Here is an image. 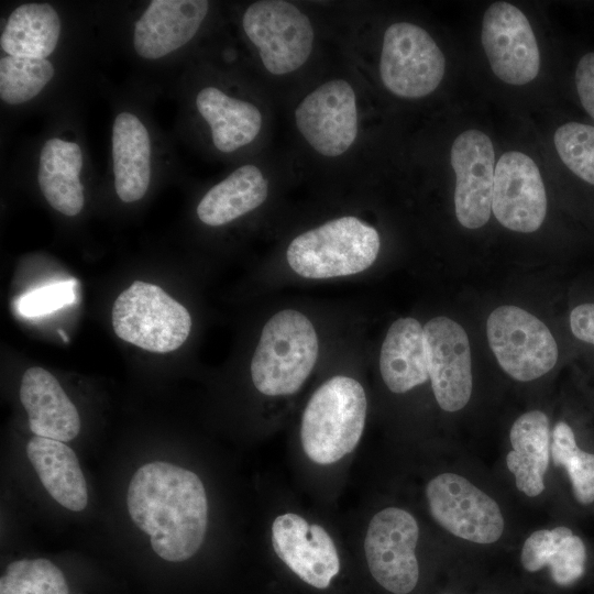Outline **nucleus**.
<instances>
[{"instance_id":"1","label":"nucleus","mask_w":594,"mask_h":594,"mask_svg":"<svg viewBox=\"0 0 594 594\" xmlns=\"http://www.w3.org/2000/svg\"><path fill=\"white\" fill-rule=\"evenodd\" d=\"M128 512L135 526L151 537L154 552L172 562L191 558L207 531L208 503L194 472L167 462H150L132 476Z\"/></svg>"},{"instance_id":"2","label":"nucleus","mask_w":594,"mask_h":594,"mask_svg":"<svg viewBox=\"0 0 594 594\" xmlns=\"http://www.w3.org/2000/svg\"><path fill=\"white\" fill-rule=\"evenodd\" d=\"M319 339L311 320L296 309H283L264 324L251 361L255 388L271 397L299 391L312 372Z\"/></svg>"},{"instance_id":"3","label":"nucleus","mask_w":594,"mask_h":594,"mask_svg":"<svg viewBox=\"0 0 594 594\" xmlns=\"http://www.w3.org/2000/svg\"><path fill=\"white\" fill-rule=\"evenodd\" d=\"M367 400L355 378L336 375L309 398L301 417L300 440L307 457L331 464L352 452L365 426Z\"/></svg>"},{"instance_id":"4","label":"nucleus","mask_w":594,"mask_h":594,"mask_svg":"<svg viewBox=\"0 0 594 594\" xmlns=\"http://www.w3.org/2000/svg\"><path fill=\"white\" fill-rule=\"evenodd\" d=\"M377 230L354 216L339 217L309 229L292 240L288 266L309 279L337 278L370 268L378 256Z\"/></svg>"},{"instance_id":"5","label":"nucleus","mask_w":594,"mask_h":594,"mask_svg":"<svg viewBox=\"0 0 594 594\" xmlns=\"http://www.w3.org/2000/svg\"><path fill=\"white\" fill-rule=\"evenodd\" d=\"M112 327L123 341L154 353L177 350L191 329L188 310L161 287L135 280L116 299Z\"/></svg>"},{"instance_id":"6","label":"nucleus","mask_w":594,"mask_h":594,"mask_svg":"<svg viewBox=\"0 0 594 594\" xmlns=\"http://www.w3.org/2000/svg\"><path fill=\"white\" fill-rule=\"evenodd\" d=\"M242 26L257 48L263 66L273 75L296 72L312 52L315 32L311 21L292 2H253L243 13Z\"/></svg>"},{"instance_id":"7","label":"nucleus","mask_w":594,"mask_h":594,"mask_svg":"<svg viewBox=\"0 0 594 594\" xmlns=\"http://www.w3.org/2000/svg\"><path fill=\"white\" fill-rule=\"evenodd\" d=\"M490 348L502 370L519 382H530L550 372L559 349L549 328L525 309L504 305L486 321Z\"/></svg>"},{"instance_id":"8","label":"nucleus","mask_w":594,"mask_h":594,"mask_svg":"<svg viewBox=\"0 0 594 594\" xmlns=\"http://www.w3.org/2000/svg\"><path fill=\"white\" fill-rule=\"evenodd\" d=\"M444 72V55L425 29L410 22H396L386 29L380 75L393 95L426 97L438 88Z\"/></svg>"},{"instance_id":"9","label":"nucleus","mask_w":594,"mask_h":594,"mask_svg":"<svg viewBox=\"0 0 594 594\" xmlns=\"http://www.w3.org/2000/svg\"><path fill=\"white\" fill-rule=\"evenodd\" d=\"M426 497L432 518L453 536L480 544L502 537L505 521L501 507L464 476H435L426 486Z\"/></svg>"},{"instance_id":"10","label":"nucleus","mask_w":594,"mask_h":594,"mask_svg":"<svg viewBox=\"0 0 594 594\" xmlns=\"http://www.w3.org/2000/svg\"><path fill=\"white\" fill-rule=\"evenodd\" d=\"M419 527L405 509L387 507L371 519L364 550L374 580L393 594H409L419 580L416 546Z\"/></svg>"},{"instance_id":"11","label":"nucleus","mask_w":594,"mask_h":594,"mask_svg":"<svg viewBox=\"0 0 594 594\" xmlns=\"http://www.w3.org/2000/svg\"><path fill=\"white\" fill-rule=\"evenodd\" d=\"M294 116L305 141L326 157L344 154L358 136L356 95L344 79L318 86L298 103Z\"/></svg>"},{"instance_id":"12","label":"nucleus","mask_w":594,"mask_h":594,"mask_svg":"<svg viewBox=\"0 0 594 594\" xmlns=\"http://www.w3.org/2000/svg\"><path fill=\"white\" fill-rule=\"evenodd\" d=\"M482 44L493 73L503 81L520 86L540 69L536 36L526 15L514 4L494 2L484 13Z\"/></svg>"},{"instance_id":"13","label":"nucleus","mask_w":594,"mask_h":594,"mask_svg":"<svg viewBox=\"0 0 594 594\" xmlns=\"http://www.w3.org/2000/svg\"><path fill=\"white\" fill-rule=\"evenodd\" d=\"M429 378L441 409L461 410L472 395V358L468 334L457 321L438 316L424 326Z\"/></svg>"},{"instance_id":"14","label":"nucleus","mask_w":594,"mask_h":594,"mask_svg":"<svg viewBox=\"0 0 594 594\" xmlns=\"http://www.w3.org/2000/svg\"><path fill=\"white\" fill-rule=\"evenodd\" d=\"M492 211L505 228L537 231L547 213V195L541 174L527 154L504 153L495 165Z\"/></svg>"},{"instance_id":"15","label":"nucleus","mask_w":594,"mask_h":594,"mask_svg":"<svg viewBox=\"0 0 594 594\" xmlns=\"http://www.w3.org/2000/svg\"><path fill=\"white\" fill-rule=\"evenodd\" d=\"M455 173L454 210L460 224L479 229L492 211L495 153L491 139L480 130H466L451 147Z\"/></svg>"},{"instance_id":"16","label":"nucleus","mask_w":594,"mask_h":594,"mask_svg":"<svg viewBox=\"0 0 594 594\" xmlns=\"http://www.w3.org/2000/svg\"><path fill=\"white\" fill-rule=\"evenodd\" d=\"M272 544L277 557L304 582L326 588L340 570L337 548L319 525H309L296 514H283L272 525Z\"/></svg>"},{"instance_id":"17","label":"nucleus","mask_w":594,"mask_h":594,"mask_svg":"<svg viewBox=\"0 0 594 594\" xmlns=\"http://www.w3.org/2000/svg\"><path fill=\"white\" fill-rule=\"evenodd\" d=\"M208 10L205 0L151 1L134 25L135 52L145 59H158L183 47L197 34Z\"/></svg>"},{"instance_id":"18","label":"nucleus","mask_w":594,"mask_h":594,"mask_svg":"<svg viewBox=\"0 0 594 594\" xmlns=\"http://www.w3.org/2000/svg\"><path fill=\"white\" fill-rule=\"evenodd\" d=\"M20 400L29 417V427L36 437L62 442L75 439L80 431L77 408L48 371L28 369L21 381Z\"/></svg>"},{"instance_id":"19","label":"nucleus","mask_w":594,"mask_h":594,"mask_svg":"<svg viewBox=\"0 0 594 594\" xmlns=\"http://www.w3.org/2000/svg\"><path fill=\"white\" fill-rule=\"evenodd\" d=\"M513 450L506 465L515 476L516 487L529 497L540 495L551 454V431L548 416L540 410L520 415L509 431Z\"/></svg>"},{"instance_id":"20","label":"nucleus","mask_w":594,"mask_h":594,"mask_svg":"<svg viewBox=\"0 0 594 594\" xmlns=\"http://www.w3.org/2000/svg\"><path fill=\"white\" fill-rule=\"evenodd\" d=\"M114 187L123 202L143 198L151 182V139L143 122L131 112L119 113L112 127Z\"/></svg>"},{"instance_id":"21","label":"nucleus","mask_w":594,"mask_h":594,"mask_svg":"<svg viewBox=\"0 0 594 594\" xmlns=\"http://www.w3.org/2000/svg\"><path fill=\"white\" fill-rule=\"evenodd\" d=\"M380 372L387 388L406 393L428 381L424 327L413 317L395 320L388 328L380 352Z\"/></svg>"},{"instance_id":"22","label":"nucleus","mask_w":594,"mask_h":594,"mask_svg":"<svg viewBox=\"0 0 594 594\" xmlns=\"http://www.w3.org/2000/svg\"><path fill=\"white\" fill-rule=\"evenodd\" d=\"M586 547L583 540L565 527L540 529L524 542L520 563L528 573L548 569L551 581L560 587L575 584L585 573Z\"/></svg>"},{"instance_id":"23","label":"nucleus","mask_w":594,"mask_h":594,"mask_svg":"<svg viewBox=\"0 0 594 594\" xmlns=\"http://www.w3.org/2000/svg\"><path fill=\"white\" fill-rule=\"evenodd\" d=\"M26 454L48 494L63 507L80 512L88 503L87 484L78 458L65 442L33 437Z\"/></svg>"},{"instance_id":"24","label":"nucleus","mask_w":594,"mask_h":594,"mask_svg":"<svg viewBox=\"0 0 594 594\" xmlns=\"http://www.w3.org/2000/svg\"><path fill=\"white\" fill-rule=\"evenodd\" d=\"M82 164L80 146L59 138L48 139L40 153V189L55 210L68 217L78 215L84 207V187L79 179Z\"/></svg>"},{"instance_id":"25","label":"nucleus","mask_w":594,"mask_h":594,"mask_svg":"<svg viewBox=\"0 0 594 594\" xmlns=\"http://www.w3.org/2000/svg\"><path fill=\"white\" fill-rule=\"evenodd\" d=\"M196 107L210 127L215 147L222 153H231L252 143L261 131L263 118L260 109L217 87L202 88L197 94Z\"/></svg>"},{"instance_id":"26","label":"nucleus","mask_w":594,"mask_h":594,"mask_svg":"<svg viewBox=\"0 0 594 594\" xmlns=\"http://www.w3.org/2000/svg\"><path fill=\"white\" fill-rule=\"evenodd\" d=\"M267 196L268 182L262 170L242 165L206 193L197 216L207 226H223L258 208Z\"/></svg>"},{"instance_id":"27","label":"nucleus","mask_w":594,"mask_h":594,"mask_svg":"<svg viewBox=\"0 0 594 594\" xmlns=\"http://www.w3.org/2000/svg\"><path fill=\"white\" fill-rule=\"evenodd\" d=\"M62 23L48 3H24L7 20L0 37L1 48L9 56L45 59L58 43Z\"/></svg>"},{"instance_id":"28","label":"nucleus","mask_w":594,"mask_h":594,"mask_svg":"<svg viewBox=\"0 0 594 594\" xmlns=\"http://www.w3.org/2000/svg\"><path fill=\"white\" fill-rule=\"evenodd\" d=\"M551 458L556 466H563L571 482L573 495L581 505L594 502V454L578 447L571 426L558 421L551 433Z\"/></svg>"},{"instance_id":"29","label":"nucleus","mask_w":594,"mask_h":594,"mask_svg":"<svg viewBox=\"0 0 594 594\" xmlns=\"http://www.w3.org/2000/svg\"><path fill=\"white\" fill-rule=\"evenodd\" d=\"M48 59L4 56L0 59V98L21 105L35 98L54 77Z\"/></svg>"},{"instance_id":"30","label":"nucleus","mask_w":594,"mask_h":594,"mask_svg":"<svg viewBox=\"0 0 594 594\" xmlns=\"http://www.w3.org/2000/svg\"><path fill=\"white\" fill-rule=\"evenodd\" d=\"M62 570L47 559L11 562L0 579V594H68Z\"/></svg>"},{"instance_id":"31","label":"nucleus","mask_w":594,"mask_h":594,"mask_svg":"<svg viewBox=\"0 0 594 594\" xmlns=\"http://www.w3.org/2000/svg\"><path fill=\"white\" fill-rule=\"evenodd\" d=\"M553 142L564 165L578 177L594 185V127L565 123L557 129Z\"/></svg>"},{"instance_id":"32","label":"nucleus","mask_w":594,"mask_h":594,"mask_svg":"<svg viewBox=\"0 0 594 594\" xmlns=\"http://www.w3.org/2000/svg\"><path fill=\"white\" fill-rule=\"evenodd\" d=\"M75 299V280H63L23 294L14 306L23 317H42L72 305Z\"/></svg>"},{"instance_id":"33","label":"nucleus","mask_w":594,"mask_h":594,"mask_svg":"<svg viewBox=\"0 0 594 594\" xmlns=\"http://www.w3.org/2000/svg\"><path fill=\"white\" fill-rule=\"evenodd\" d=\"M575 85L583 108L594 119V52L580 59L575 70Z\"/></svg>"},{"instance_id":"34","label":"nucleus","mask_w":594,"mask_h":594,"mask_svg":"<svg viewBox=\"0 0 594 594\" xmlns=\"http://www.w3.org/2000/svg\"><path fill=\"white\" fill-rule=\"evenodd\" d=\"M569 324L578 340L594 346V302L576 305L570 312Z\"/></svg>"},{"instance_id":"35","label":"nucleus","mask_w":594,"mask_h":594,"mask_svg":"<svg viewBox=\"0 0 594 594\" xmlns=\"http://www.w3.org/2000/svg\"><path fill=\"white\" fill-rule=\"evenodd\" d=\"M446 594H451V593H446Z\"/></svg>"}]
</instances>
